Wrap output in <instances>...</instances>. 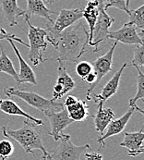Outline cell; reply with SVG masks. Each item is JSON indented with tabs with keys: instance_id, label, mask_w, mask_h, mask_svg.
<instances>
[{
	"instance_id": "obj_20",
	"label": "cell",
	"mask_w": 144,
	"mask_h": 160,
	"mask_svg": "<svg viewBox=\"0 0 144 160\" xmlns=\"http://www.w3.org/2000/svg\"><path fill=\"white\" fill-rule=\"evenodd\" d=\"M69 117L74 122L76 121H84L89 117V106L86 104V101L78 99V101L71 106L66 108Z\"/></svg>"
},
{
	"instance_id": "obj_6",
	"label": "cell",
	"mask_w": 144,
	"mask_h": 160,
	"mask_svg": "<svg viewBox=\"0 0 144 160\" xmlns=\"http://www.w3.org/2000/svg\"><path fill=\"white\" fill-rule=\"evenodd\" d=\"M59 145L54 150L48 152L49 160H80V156L91 149L89 144L75 145L70 140V135L62 134Z\"/></svg>"
},
{
	"instance_id": "obj_7",
	"label": "cell",
	"mask_w": 144,
	"mask_h": 160,
	"mask_svg": "<svg viewBox=\"0 0 144 160\" xmlns=\"http://www.w3.org/2000/svg\"><path fill=\"white\" fill-rule=\"evenodd\" d=\"M114 22L115 20L112 17H110L104 9L103 1L100 0L99 14L93 32V40L90 44V46L95 47V49L94 50V53L99 51V45L107 39V34L110 32L109 29Z\"/></svg>"
},
{
	"instance_id": "obj_32",
	"label": "cell",
	"mask_w": 144,
	"mask_h": 160,
	"mask_svg": "<svg viewBox=\"0 0 144 160\" xmlns=\"http://www.w3.org/2000/svg\"><path fill=\"white\" fill-rule=\"evenodd\" d=\"M83 81H85V82H86L87 83H89V84H94L96 81V74L94 71L90 72V73L83 79Z\"/></svg>"
},
{
	"instance_id": "obj_23",
	"label": "cell",
	"mask_w": 144,
	"mask_h": 160,
	"mask_svg": "<svg viewBox=\"0 0 144 160\" xmlns=\"http://www.w3.org/2000/svg\"><path fill=\"white\" fill-rule=\"evenodd\" d=\"M129 21L127 22L128 25H133L137 29H140L142 32H143L144 29V6L142 5L140 8L134 10H130Z\"/></svg>"
},
{
	"instance_id": "obj_3",
	"label": "cell",
	"mask_w": 144,
	"mask_h": 160,
	"mask_svg": "<svg viewBox=\"0 0 144 160\" xmlns=\"http://www.w3.org/2000/svg\"><path fill=\"white\" fill-rule=\"evenodd\" d=\"M25 22L28 25V39L30 42L29 59L32 65L37 66L38 64L45 63L47 60L43 58V52L46 50L48 45L46 40L47 32L46 29L33 26L28 17H25Z\"/></svg>"
},
{
	"instance_id": "obj_22",
	"label": "cell",
	"mask_w": 144,
	"mask_h": 160,
	"mask_svg": "<svg viewBox=\"0 0 144 160\" xmlns=\"http://www.w3.org/2000/svg\"><path fill=\"white\" fill-rule=\"evenodd\" d=\"M1 49V54H0V72L7 73L10 77H12L17 82H18V72L13 66L12 61L9 59L8 56L6 54V52L3 49V46H0Z\"/></svg>"
},
{
	"instance_id": "obj_24",
	"label": "cell",
	"mask_w": 144,
	"mask_h": 160,
	"mask_svg": "<svg viewBox=\"0 0 144 160\" xmlns=\"http://www.w3.org/2000/svg\"><path fill=\"white\" fill-rule=\"evenodd\" d=\"M135 69L138 71L137 76V93L135 97L129 100V107H133L134 105H137V101L139 99L144 101V74L142 69L138 66H134Z\"/></svg>"
},
{
	"instance_id": "obj_17",
	"label": "cell",
	"mask_w": 144,
	"mask_h": 160,
	"mask_svg": "<svg viewBox=\"0 0 144 160\" xmlns=\"http://www.w3.org/2000/svg\"><path fill=\"white\" fill-rule=\"evenodd\" d=\"M99 5L100 0H90L82 9V18L85 19L89 27V45L93 40V32L99 14Z\"/></svg>"
},
{
	"instance_id": "obj_33",
	"label": "cell",
	"mask_w": 144,
	"mask_h": 160,
	"mask_svg": "<svg viewBox=\"0 0 144 160\" xmlns=\"http://www.w3.org/2000/svg\"><path fill=\"white\" fill-rule=\"evenodd\" d=\"M43 1L46 2V3H47V4H53L55 0H43Z\"/></svg>"
},
{
	"instance_id": "obj_34",
	"label": "cell",
	"mask_w": 144,
	"mask_h": 160,
	"mask_svg": "<svg viewBox=\"0 0 144 160\" xmlns=\"http://www.w3.org/2000/svg\"><path fill=\"white\" fill-rule=\"evenodd\" d=\"M129 2H130V0H126V3H127V8L129 7Z\"/></svg>"
},
{
	"instance_id": "obj_19",
	"label": "cell",
	"mask_w": 144,
	"mask_h": 160,
	"mask_svg": "<svg viewBox=\"0 0 144 160\" xmlns=\"http://www.w3.org/2000/svg\"><path fill=\"white\" fill-rule=\"evenodd\" d=\"M114 118L115 113L111 108H104L103 104H98L97 113L94 116L96 132H100L101 135H103V132L105 131L109 123L114 119Z\"/></svg>"
},
{
	"instance_id": "obj_35",
	"label": "cell",
	"mask_w": 144,
	"mask_h": 160,
	"mask_svg": "<svg viewBox=\"0 0 144 160\" xmlns=\"http://www.w3.org/2000/svg\"><path fill=\"white\" fill-rule=\"evenodd\" d=\"M42 160H49V159H48L47 157H43V158H42Z\"/></svg>"
},
{
	"instance_id": "obj_30",
	"label": "cell",
	"mask_w": 144,
	"mask_h": 160,
	"mask_svg": "<svg viewBox=\"0 0 144 160\" xmlns=\"http://www.w3.org/2000/svg\"><path fill=\"white\" fill-rule=\"evenodd\" d=\"M84 157L86 160H103V156L99 154L98 152H94V153H85Z\"/></svg>"
},
{
	"instance_id": "obj_14",
	"label": "cell",
	"mask_w": 144,
	"mask_h": 160,
	"mask_svg": "<svg viewBox=\"0 0 144 160\" xmlns=\"http://www.w3.org/2000/svg\"><path fill=\"white\" fill-rule=\"evenodd\" d=\"M0 10L10 27L19 25L17 19L25 15V10L18 6L17 0H0Z\"/></svg>"
},
{
	"instance_id": "obj_29",
	"label": "cell",
	"mask_w": 144,
	"mask_h": 160,
	"mask_svg": "<svg viewBox=\"0 0 144 160\" xmlns=\"http://www.w3.org/2000/svg\"><path fill=\"white\" fill-rule=\"evenodd\" d=\"M0 40H7V41L12 40L13 42H18V43L22 44V46L29 48V44H26L25 42H23V40L22 38L16 36V34H14V33L7 32V31L5 29L1 28V27H0Z\"/></svg>"
},
{
	"instance_id": "obj_12",
	"label": "cell",
	"mask_w": 144,
	"mask_h": 160,
	"mask_svg": "<svg viewBox=\"0 0 144 160\" xmlns=\"http://www.w3.org/2000/svg\"><path fill=\"white\" fill-rule=\"evenodd\" d=\"M127 65H128L127 63H124L122 65V67L117 72H115V74L110 79V81L103 86L100 94H94V101L96 104L103 105L109 98H111L113 95H115L117 93L118 87H119L120 79H121L122 73H123L125 68L127 67Z\"/></svg>"
},
{
	"instance_id": "obj_27",
	"label": "cell",
	"mask_w": 144,
	"mask_h": 160,
	"mask_svg": "<svg viewBox=\"0 0 144 160\" xmlns=\"http://www.w3.org/2000/svg\"><path fill=\"white\" fill-rule=\"evenodd\" d=\"M104 4V9L106 10L108 8H117L122 11H125L127 14H129L130 10L127 7L126 0H103Z\"/></svg>"
},
{
	"instance_id": "obj_31",
	"label": "cell",
	"mask_w": 144,
	"mask_h": 160,
	"mask_svg": "<svg viewBox=\"0 0 144 160\" xmlns=\"http://www.w3.org/2000/svg\"><path fill=\"white\" fill-rule=\"evenodd\" d=\"M78 97H76V96H74V95H68V97L66 98V100H65V102H64V107L65 108H68V107H70V106H71L73 104H75L77 101H78Z\"/></svg>"
},
{
	"instance_id": "obj_15",
	"label": "cell",
	"mask_w": 144,
	"mask_h": 160,
	"mask_svg": "<svg viewBox=\"0 0 144 160\" xmlns=\"http://www.w3.org/2000/svg\"><path fill=\"white\" fill-rule=\"evenodd\" d=\"M9 43V45L13 48L16 57L18 58L19 63H20V72L18 73V84H22V83H31L33 85L37 84V80H36V76L33 72L32 69L27 64V62L24 60L22 56L21 55L19 49L17 48V46H15L14 42L12 40L7 41Z\"/></svg>"
},
{
	"instance_id": "obj_4",
	"label": "cell",
	"mask_w": 144,
	"mask_h": 160,
	"mask_svg": "<svg viewBox=\"0 0 144 160\" xmlns=\"http://www.w3.org/2000/svg\"><path fill=\"white\" fill-rule=\"evenodd\" d=\"M4 93L8 97H18L29 106L42 111L44 114L50 111H58L64 108L63 103L58 101H53L52 99H46L40 94L32 92H27L23 90H18L12 87L4 88Z\"/></svg>"
},
{
	"instance_id": "obj_13",
	"label": "cell",
	"mask_w": 144,
	"mask_h": 160,
	"mask_svg": "<svg viewBox=\"0 0 144 160\" xmlns=\"http://www.w3.org/2000/svg\"><path fill=\"white\" fill-rule=\"evenodd\" d=\"M143 127L136 132H126L124 141L120 143L121 147L127 150L128 157H137L142 154L143 148Z\"/></svg>"
},
{
	"instance_id": "obj_16",
	"label": "cell",
	"mask_w": 144,
	"mask_h": 160,
	"mask_svg": "<svg viewBox=\"0 0 144 160\" xmlns=\"http://www.w3.org/2000/svg\"><path fill=\"white\" fill-rule=\"evenodd\" d=\"M0 110L4 112L5 114L9 115V116H19V117H23L26 119L31 121L34 123L36 126L38 125H45L44 121L40 118H36L30 114L26 113L23 111L13 100L11 99H1L0 98Z\"/></svg>"
},
{
	"instance_id": "obj_9",
	"label": "cell",
	"mask_w": 144,
	"mask_h": 160,
	"mask_svg": "<svg viewBox=\"0 0 144 160\" xmlns=\"http://www.w3.org/2000/svg\"><path fill=\"white\" fill-rule=\"evenodd\" d=\"M45 115L47 117L51 127V132H47L46 134L52 136L55 142H58L60 140L61 135L63 134L62 131H64L70 124L74 123V121L69 117L67 108L65 107L58 111H50L45 113Z\"/></svg>"
},
{
	"instance_id": "obj_36",
	"label": "cell",
	"mask_w": 144,
	"mask_h": 160,
	"mask_svg": "<svg viewBox=\"0 0 144 160\" xmlns=\"http://www.w3.org/2000/svg\"><path fill=\"white\" fill-rule=\"evenodd\" d=\"M0 160H5V159H3V158H0Z\"/></svg>"
},
{
	"instance_id": "obj_5",
	"label": "cell",
	"mask_w": 144,
	"mask_h": 160,
	"mask_svg": "<svg viewBox=\"0 0 144 160\" xmlns=\"http://www.w3.org/2000/svg\"><path fill=\"white\" fill-rule=\"evenodd\" d=\"M82 19V9L81 8H74V9H62L55 21L52 24L46 25V40L51 43L53 46L55 45V40L59 36V34L70 27L71 25L78 22Z\"/></svg>"
},
{
	"instance_id": "obj_25",
	"label": "cell",
	"mask_w": 144,
	"mask_h": 160,
	"mask_svg": "<svg viewBox=\"0 0 144 160\" xmlns=\"http://www.w3.org/2000/svg\"><path fill=\"white\" fill-rule=\"evenodd\" d=\"M14 151V146L12 142L7 139H3L0 141V158L3 159H7L9 158Z\"/></svg>"
},
{
	"instance_id": "obj_11",
	"label": "cell",
	"mask_w": 144,
	"mask_h": 160,
	"mask_svg": "<svg viewBox=\"0 0 144 160\" xmlns=\"http://www.w3.org/2000/svg\"><path fill=\"white\" fill-rule=\"evenodd\" d=\"M134 111H135V109L133 108H130L122 117H120V118H117V119H113L109 123V125L106 128V132L104 134H103L101 137H98L97 142L100 144L99 149L104 147V145H105L104 144V141L107 138L118 135V134H119L120 132H122L124 131V129L126 128L127 122L129 121V119H130V118H131V116H132Z\"/></svg>"
},
{
	"instance_id": "obj_21",
	"label": "cell",
	"mask_w": 144,
	"mask_h": 160,
	"mask_svg": "<svg viewBox=\"0 0 144 160\" xmlns=\"http://www.w3.org/2000/svg\"><path fill=\"white\" fill-rule=\"evenodd\" d=\"M56 83L60 84L63 87L64 95H66L68 92H71L76 86V83H75L74 80L69 75V73L67 71L65 63H59Z\"/></svg>"
},
{
	"instance_id": "obj_1",
	"label": "cell",
	"mask_w": 144,
	"mask_h": 160,
	"mask_svg": "<svg viewBox=\"0 0 144 160\" xmlns=\"http://www.w3.org/2000/svg\"><path fill=\"white\" fill-rule=\"evenodd\" d=\"M89 43V31L80 20L64 30L55 42L54 46L58 52L56 61L65 63L67 61L76 63L85 53Z\"/></svg>"
},
{
	"instance_id": "obj_28",
	"label": "cell",
	"mask_w": 144,
	"mask_h": 160,
	"mask_svg": "<svg viewBox=\"0 0 144 160\" xmlns=\"http://www.w3.org/2000/svg\"><path fill=\"white\" fill-rule=\"evenodd\" d=\"M93 71V66L88 61H80L76 65V73L83 80L90 72Z\"/></svg>"
},
{
	"instance_id": "obj_18",
	"label": "cell",
	"mask_w": 144,
	"mask_h": 160,
	"mask_svg": "<svg viewBox=\"0 0 144 160\" xmlns=\"http://www.w3.org/2000/svg\"><path fill=\"white\" fill-rule=\"evenodd\" d=\"M51 14L53 12L48 9L43 0H27V8L25 10V17L31 18V16H39L47 20L50 24L54 22Z\"/></svg>"
},
{
	"instance_id": "obj_37",
	"label": "cell",
	"mask_w": 144,
	"mask_h": 160,
	"mask_svg": "<svg viewBox=\"0 0 144 160\" xmlns=\"http://www.w3.org/2000/svg\"><path fill=\"white\" fill-rule=\"evenodd\" d=\"M88 1H90V0H88Z\"/></svg>"
},
{
	"instance_id": "obj_2",
	"label": "cell",
	"mask_w": 144,
	"mask_h": 160,
	"mask_svg": "<svg viewBox=\"0 0 144 160\" xmlns=\"http://www.w3.org/2000/svg\"><path fill=\"white\" fill-rule=\"evenodd\" d=\"M35 124L29 120H24L22 128L17 130H7V127H2V133L6 138L15 140L22 147L26 154H33V150L38 149L43 153V157H47L46 151L43 142L41 133L35 129Z\"/></svg>"
},
{
	"instance_id": "obj_8",
	"label": "cell",
	"mask_w": 144,
	"mask_h": 160,
	"mask_svg": "<svg viewBox=\"0 0 144 160\" xmlns=\"http://www.w3.org/2000/svg\"><path fill=\"white\" fill-rule=\"evenodd\" d=\"M117 46H118V42H115L110 47V49L107 51V53H105L102 57H99L97 59H95L93 62L92 66H93L94 72L96 74V81L94 84H91V86L89 87V89L87 91L86 101H90L92 99L91 93L96 86H98V84H99L100 81L103 79V77H104L107 73H109L110 71L113 70V68H112L113 57H114V52H115Z\"/></svg>"
},
{
	"instance_id": "obj_26",
	"label": "cell",
	"mask_w": 144,
	"mask_h": 160,
	"mask_svg": "<svg viewBox=\"0 0 144 160\" xmlns=\"http://www.w3.org/2000/svg\"><path fill=\"white\" fill-rule=\"evenodd\" d=\"M131 66H138L140 68L144 66V46L139 45L134 48V58L131 61Z\"/></svg>"
},
{
	"instance_id": "obj_10",
	"label": "cell",
	"mask_w": 144,
	"mask_h": 160,
	"mask_svg": "<svg viewBox=\"0 0 144 160\" xmlns=\"http://www.w3.org/2000/svg\"><path fill=\"white\" fill-rule=\"evenodd\" d=\"M107 38L115 40V42H120L127 45H143V32L140 34L137 32V28L133 25H128L125 23L120 29L109 32Z\"/></svg>"
}]
</instances>
